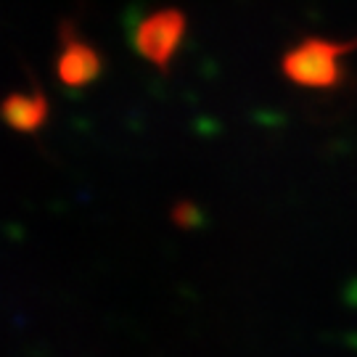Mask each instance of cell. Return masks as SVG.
<instances>
[{
  "label": "cell",
  "mask_w": 357,
  "mask_h": 357,
  "mask_svg": "<svg viewBox=\"0 0 357 357\" xmlns=\"http://www.w3.org/2000/svg\"><path fill=\"white\" fill-rule=\"evenodd\" d=\"M286 77L305 88H328L339 79V48L326 40H305L283 59Z\"/></svg>",
  "instance_id": "1"
},
{
  "label": "cell",
  "mask_w": 357,
  "mask_h": 357,
  "mask_svg": "<svg viewBox=\"0 0 357 357\" xmlns=\"http://www.w3.org/2000/svg\"><path fill=\"white\" fill-rule=\"evenodd\" d=\"M159 24H151L149 26V35H146V45H149V51L151 56L156 59H165L167 53L172 51V45H175V40H178V29H180V19L178 16H172V19H156Z\"/></svg>",
  "instance_id": "2"
}]
</instances>
